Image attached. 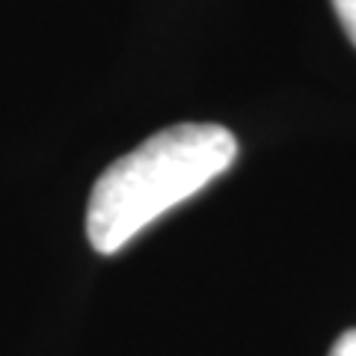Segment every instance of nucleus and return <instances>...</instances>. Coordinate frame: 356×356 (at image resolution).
<instances>
[{
	"label": "nucleus",
	"instance_id": "nucleus-1",
	"mask_svg": "<svg viewBox=\"0 0 356 356\" xmlns=\"http://www.w3.org/2000/svg\"><path fill=\"white\" fill-rule=\"evenodd\" d=\"M238 158V140L222 125L163 128L122 154L89 193L86 238L95 252L113 255L178 202L199 193Z\"/></svg>",
	"mask_w": 356,
	"mask_h": 356
},
{
	"label": "nucleus",
	"instance_id": "nucleus-2",
	"mask_svg": "<svg viewBox=\"0 0 356 356\" xmlns=\"http://www.w3.org/2000/svg\"><path fill=\"white\" fill-rule=\"evenodd\" d=\"M332 9H336L348 39L356 44V0H332Z\"/></svg>",
	"mask_w": 356,
	"mask_h": 356
},
{
	"label": "nucleus",
	"instance_id": "nucleus-3",
	"mask_svg": "<svg viewBox=\"0 0 356 356\" xmlns=\"http://www.w3.org/2000/svg\"><path fill=\"white\" fill-rule=\"evenodd\" d=\"M330 356H356V330L341 332L336 344L330 348Z\"/></svg>",
	"mask_w": 356,
	"mask_h": 356
}]
</instances>
